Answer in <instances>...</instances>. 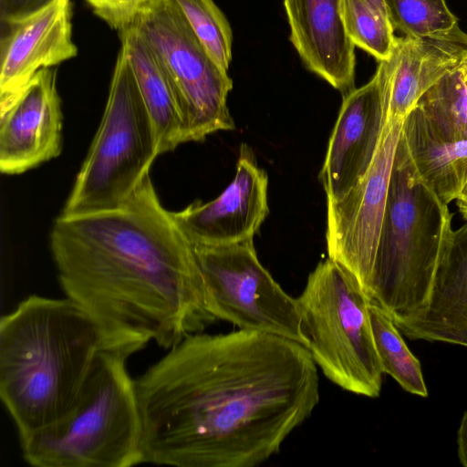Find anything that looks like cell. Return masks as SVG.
Masks as SVG:
<instances>
[{
  "label": "cell",
  "instance_id": "cell-1",
  "mask_svg": "<svg viewBox=\"0 0 467 467\" xmlns=\"http://www.w3.org/2000/svg\"><path fill=\"white\" fill-rule=\"evenodd\" d=\"M135 387L142 462L177 467L260 465L320 398L304 345L244 329L187 336Z\"/></svg>",
  "mask_w": 467,
  "mask_h": 467
},
{
  "label": "cell",
  "instance_id": "cell-2",
  "mask_svg": "<svg viewBox=\"0 0 467 467\" xmlns=\"http://www.w3.org/2000/svg\"><path fill=\"white\" fill-rule=\"evenodd\" d=\"M50 250L67 297L114 344L171 348L216 319L194 246L161 203L150 174L119 205L61 213Z\"/></svg>",
  "mask_w": 467,
  "mask_h": 467
},
{
  "label": "cell",
  "instance_id": "cell-3",
  "mask_svg": "<svg viewBox=\"0 0 467 467\" xmlns=\"http://www.w3.org/2000/svg\"><path fill=\"white\" fill-rule=\"evenodd\" d=\"M112 343L81 306L33 295L0 322V396L19 440L64 418ZM122 347V346H120Z\"/></svg>",
  "mask_w": 467,
  "mask_h": 467
},
{
  "label": "cell",
  "instance_id": "cell-4",
  "mask_svg": "<svg viewBox=\"0 0 467 467\" xmlns=\"http://www.w3.org/2000/svg\"><path fill=\"white\" fill-rule=\"evenodd\" d=\"M134 350L109 346L97 357L70 411L20 439L37 467H129L142 463L141 417L126 361Z\"/></svg>",
  "mask_w": 467,
  "mask_h": 467
},
{
  "label": "cell",
  "instance_id": "cell-5",
  "mask_svg": "<svg viewBox=\"0 0 467 467\" xmlns=\"http://www.w3.org/2000/svg\"><path fill=\"white\" fill-rule=\"evenodd\" d=\"M451 219L448 204L417 173L400 133L366 292L370 303L392 319L410 316L422 306L452 231Z\"/></svg>",
  "mask_w": 467,
  "mask_h": 467
},
{
  "label": "cell",
  "instance_id": "cell-6",
  "mask_svg": "<svg viewBox=\"0 0 467 467\" xmlns=\"http://www.w3.org/2000/svg\"><path fill=\"white\" fill-rule=\"evenodd\" d=\"M296 302L306 348L322 373L348 392L378 398L384 372L370 301L357 280L327 257L309 274Z\"/></svg>",
  "mask_w": 467,
  "mask_h": 467
},
{
  "label": "cell",
  "instance_id": "cell-7",
  "mask_svg": "<svg viewBox=\"0 0 467 467\" xmlns=\"http://www.w3.org/2000/svg\"><path fill=\"white\" fill-rule=\"evenodd\" d=\"M158 156L150 118L120 47L100 124L62 213L119 205L149 175Z\"/></svg>",
  "mask_w": 467,
  "mask_h": 467
},
{
  "label": "cell",
  "instance_id": "cell-8",
  "mask_svg": "<svg viewBox=\"0 0 467 467\" xmlns=\"http://www.w3.org/2000/svg\"><path fill=\"white\" fill-rule=\"evenodd\" d=\"M131 27L150 47L172 87L185 142L234 130L227 106L233 80L208 54L174 0H154Z\"/></svg>",
  "mask_w": 467,
  "mask_h": 467
},
{
  "label": "cell",
  "instance_id": "cell-9",
  "mask_svg": "<svg viewBox=\"0 0 467 467\" xmlns=\"http://www.w3.org/2000/svg\"><path fill=\"white\" fill-rule=\"evenodd\" d=\"M208 311L239 329L280 336L306 347L296 298L258 259L254 239L194 246Z\"/></svg>",
  "mask_w": 467,
  "mask_h": 467
},
{
  "label": "cell",
  "instance_id": "cell-10",
  "mask_svg": "<svg viewBox=\"0 0 467 467\" xmlns=\"http://www.w3.org/2000/svg\"><path fill=\"white\" fill-rule=\"evenodd\" d=\"M404 119L389 118L374 161L340 200L327 202L328 257L367 292L384 219L391 169Z\"/></svg>",
  "mask_w": 467,
  "mask_h": 467
},
{
  "label": "cell",
  "instance_id": "cell-11",
  "mask_svg": "<svg viewBox=\"0 0 467 467\" xmlns=\"http://www.w3.org/2000/svg\"><path fill=\"white\" fill-rule=\"evenodd\" d=\"M56 70H39L22 88L0 100V171L19 174L57 157L62 110Z\"/></svg>",
  "mask_w": 467,
  "mask_h": 467
},
{
  "label": "cell",
  "instance_id": "cell-12",
  "mask_svg": "<svg viewBox=\"0 0 467 467\" xmlns=\"http://www.w3.org/2000/svg\"><path fill=\"white\" fill-rule=\"evenodd\" d=\"M268 177L242 144L233 182L215 199L194 201L173 212L193 246H218L254 239L268 215Z\"/></svg>",
  "mask_w": 467,
  "mask_h": 467
},
{
  "label": "cell",
  "instance_id": "cell-13",
  "mask_svg": "<svg viewBox=\"0 0 467 467\" xmlns=\"http://www.w3.org/2000/svg\"><path fill=\"white\" fill-rule=\"evenodd\" d=\"M386 122L376 74L364 86L343 95L318 176L327 202L342 199L366 175L378 151Z\"/></svg>",
  "mask_w": 467,
  "mask_h": 467
},
{
  "label": "cell",
  "instance_id": "cell-14",
  "mask_svg": "<svg viewBox=\"0 0 467 467\" xmlns=\"http://www.w3.org/2000/svg\"><path fill=\"white\" fill-rule=\"evenodd\" d=\"M466 52L467 34L460 27L439 36L397 37L375 72L386 119H404L428 89L460 66Z\"/></svg>",
  "mask_w": 467,
  "mask_h": 467
},
{
  "label": "cell",
  "instance_id": "cell-15",
  "mask_svg": "<svg viewBox=\"0 0 467 467\" xmlns=\"http://www.w3.org/2000/svg\"><path fill=\"white\" fill-rule=\"evenodd\" d=\"M70 0H56L37 13L1 25L0 100L22 88L39 70L77 56Z\"/></svg>",
  "mask_w": 467,
  "mask_h": 467
},
{
  "label": "cell",
  "instance_id": "cell-16",
  "mask_svg": "<svg viewBox=\"0 0 467 467\" xmlns=\"http://www.w3.org/2000/svg\"><path fill=\"white\" fill-rule=\"evenodd\" d=\"M393 321L410 339L467 348V223L451 231L425 303L411 315Z\"/></svg>",
  "mask_w": 467,
  "mask_h": 467
},
{
  "label": "cell",
  "instance_id": "cell-17",
  "mask_svg": "<svg viewBox=\"0 0 467 467\" xmlns=\"http://www.w3.org/2000/svg\"><path fill=\"white\" fill-rule=\"evenodd\" d=\"M290 41L307 69L343 95L355 88V46L342 0H284Z\"/></svg>",
  "mask_w": 467,
  "mask_h": 467
},
{
  "label": "cell",
  "instance_id": "cell-18",
  "mask_svg": "<svg viewBox=\"0 0 467 467\" xmlns=\"http://www.w3.org/2000/svg\"><path fill=\"white\" fill-rule=\"evenodd\" d=\"M400 133L420 179L444 203L455 200L467 182V140L440 138L418 106L404 118Z\"/></svg>",
  "mask_w": 467,
  "mask_h": 467
},
{
  "label": "cell",
  "instance_id": "cell-19",
  "mask_svg": "<svg viewBox=\"0 0 467 467\" xmlns=\"http://www.w3.org/2000/svg\"><path fill=\"white\" fill-rule=\"evenodd\" d=\"M143 103L150 118L158 155L185 143L181 110L172 87L153 53L130 27L119 32Z\"/></svg>",
  "mask_w": 467,
  "mask_h": 467
},
{
  "label": "cell",
  "instance_id": "cell-20",
  "mask_svg": "<svg viewBox=\"0 0 467 467\" xmlns=\"http://www.w3.org/2000/svg\"><path fill=\"white\" fill-rule=\"evenodd\" d=\"M421 109L442 140H467V52L459 67L443 76L424 94Z\"/></svg>",
  "mask_w": 467,
  "mask_h": 467
},
{
  "label": "cell",
  "instance_id": "cell-21",
  "mask_svg": "<svg viewBox=\"0 0 467 467\" xmlns=\"http://www.w3.org/2000/svg\"><path fill=\"white\" fill-rule=\"evenodd\" d=\"M373 338L384 374L393 378L407 392L422 398L428 389L419 359L407 347L392 317L380 306H368Z\"/></svg>",
  "mask_w": 467,
  "mask_h": 467
},
{
  "label": "cell",
  "instance_id": "cell-22",
  "mask_svg": "<svg viewBox=\"0 0 467 467\" xmlns=\"http://www.w3.org/2000/svg\"><path fill=\"white\" fill-rule=\"evenodd\" d=\"M394 27L410 37L451 33L459 26L446 0H385Z\"/></svg>",
  "mask_w": 467,
  "mask_h": 467
},
{
  "label": "cell",
  "instance_id": "cell-23",
  "mask_svg": "<svg viewBox=\"0 0 467 467\" xmlns=\"http://www.w3.org/2000/svg\"><path fill=\"white\" fill-rule=\"evenodd\" d=\"M346 32L355 47L362 48L379 62L389 58L397 36L387 16L374 10L363 0H342Z\"/></svg>",
  "mask_w": 467,
  "mask_h": 467
},
{
  "label": "cell",
  "instance_id": "cell-24",
  "mask_svg": "<svg viewBox=\"0 0 467 467\" xmlns=\"http://www.w3.org/2000/svg\"><path fill=\"white\" fill-rule=\"evenodd\" d=\"M211 57L228 71L233 33L228 20L213 0H174Z\"/></svg>",
  "mask_w": 467,
  "mask_h": 467
},
{
  "label": "cell",
  "instance_id": "cell-25",
  "mask_svg": "<svg viewBox=\"0 0 467 467\" xmlns=\"http://www.w3.org/2000/svg\"><path fill=\"white\" fill-rule=\"evenodd\" d=\"M111 28L121 32L133 26L154 0H85Z\"/></svg>",
  "mask_w": 467,
  "mask_h": 467
},
{
  "label": "cell",
  "instance_id": "cell-26",
  "mask_svg": "<svg viewBox=\"0 0 467 467\" xmlns=\"http://www.w3.org/2000/svg\"><path fill=\"white\" fill-rule=\"evenodd\" d=\"M56 0H0L1 25H10L46 8Z\"/></svg>",
  "mask_w": 467,
  "mask_h": 467
},
{
  "label": "cell",
  "instance_id": "cell-27",
  "mask_svg": "<svg viewBox=\"0 0 467 467\" xmlns=\"http://www.w3.org/2000/svg\"><path fill=\"white\" fill-rule=\"evenodd\" d=\"M458 458L461 464L467 467V411L462 417L457 432Z\"/></svg>",
  "mask_w": 467,
  "mask_h": 467
},
{
  "label": "cell",
  "instance_id": "cell-28",
  "mask_svg": "<svg viewBox=\"0 0 467 467\" xmlns=\"http://www.w3.org/2000/svg\"><path fill=\"white\" fill-rule=\"evenodd\" d=\"M455 200L459 212H461L463 219L467 222V182Z\"/></svg>",
  "mask_w": 467,
  "mask_h": 467
},
{
  "label": "cell",
  "instance_id": "cell-29",
  "mask_svg": "<svg viewBox=\"0 0 467 467\" xmlns=\"http://www.w3.org/2000/svg\"><path fill=\"white\" fill-rule=\"evenodd\" d=\"M368 5H370L374 10L379 12L384 16H388L387 6L385 0H363Z\"/></svg>",
  "mask_w": 467,
  "mask_h": 467
}]
</instances>
